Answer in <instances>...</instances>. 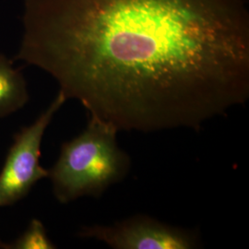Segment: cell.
<instances>
[{
    "instance_id": "7a4b0ae2",
    "label": "cell",
    "mask_w": 249,
    "mask_h": 249,
    "mask_svg": "<svg viewBox=\"0 0 249 249\" xmlns=\"http://www.w3.org/2000/svg\"><path fill=\"white\" fill-rule=\"evenodd\" d=\"M118 132L115 125L89 116L85 129L63 144L58 159L48 170L53 195L60 203L81 196L98 197L124 179L130 158L118 146Z\"/></svg>"
},
{
    "instance_id": "5b68a950",
    "label": "cell",
    "mask_w": 249,
    "mask_h": 249,
    "mask_svg": "<svg viewBox=\"0 0 249 249\" xmlns=\"http://www.w3.org/2000/svg\"><path fill=\"white\" fill-rule=\"evenodd\" d=\"M29 101L26 80L13 62L0 54V117L16 113Z\"/></svg>"
},
{
    "instance_id": "277c9868",
    "label": "cell",
    "mask_w": 249,
    "mask_h": 249,
    "mask_svg": "<svg viewBox=\"0 0 249 249\" xmlns=\"http://www.w3.org/2000/svg\"><path fill=\"white\" fill-rule=\"evenodd\" d=\"M80 236L104 242L116 249H190L197 245L192 231L143 215L113 225L83 227Z\"/></svg>"
},
{
    "instance_id": "8992f818",
    "label": "cell",
    "mask_w": 249,
    "mask_h": 249,
    "mask_svg": "<svg viewBox=\"0 0 249 249\" xmlns=\"http://www.w3.org/2000/svg\"><path fill=\"white\" fill-rule=\"evenodd\" d=\"M6 249H53L55 245L47 235L45 225L37 219L31 221L26 230L14 242L2 245Z\"/></svg>"
},
{
    "instance_id": "3957f363",
    "label": "cell",
    "mask_w": 249,
    "mask_h": 249,
    "mask_svg": "<svg viewBox=\"0 0 249 249\" xmlns=\"http://www.w3.org/2000/svg\"><path fill=\"white\" fill-rule=\"evenodd\" d=\"M68 100L58 91L53 102L36 121L14 136L0 172V207L14 204L28 195L37 182L48 178L41 166V145L47 126Z\"/></svg>"
},
{
    "instance_id": "52a82bcc",
    "label": "cell",
    "mask_w": 249,
    "mask_h": 249,
    "mask_svg": "<svg viewBox=\"0 0 249 249\" xmlns=\"http://www.w3.org/2000/svg\"><path fill=\"white\" fill-rule=\"evenodd\" d=\"M2 245H3V244H2V243H1V242H0V248H1V247H2Z\"/></svg>"
},
{
    "instance_id": "6da1fadb",
    "label": "cell",
    "mask_w": 249,
    "mask_h": 249,
    "mask_svg": "<svg viewBox=\"0 0 249 249\" xmlns=\"http://www.w3.org/2000/svg\"><path fill=\"white\" fill-rule=\"evenodd\" d=\"M16 59L118 131L199 129L249 98L244 0H23Z\"/></svg>"
}]
</instances>
